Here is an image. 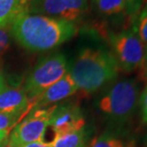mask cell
<instances>
[{
  "instance_id": "obj_7",
  "label": "cell",
  "mask_w": 147,
  "mask_h": 147,
  "mask_svg": "<svg viewBox=\"0 0 147 147\" xmlns=\"http://www.w3.org/2000/svg\"><path fill=\"white\" fill-rule=\"evenodd\" d=\"M86 8L87 0H32L28 5V13L46 14L73 22L82 16Z\"/></svg>"
},
{
  "instance_id": "obj_1",
  "label": "cell",
  "mask_w": 147,
  "mask_h": 147,
  "mask_svg": "<svg viewBox=\"0 0 147 147\" xmlns=\"http://www.w3.org/2000/svg\"><path fill=\"white\" fill-rule=\"evenodd\" d=\"M17 43L30 51H45L62 45L76 34L73 22L45 15L25 13L11 24Z\"/></svg>"
},
{
  "instance_id": "obj_13",
  "label": "cell",
  "mask_w": 147,
  "mask_h": 147,
  "mask_svg": "<svg viewBox=\"0 0 147 147\" xmlns=\"http://www.w3.org/2000/svg\"><path fill=\"white\" fill-rule=\"evenodd\" d=\"M90 147H136L133 140H124L113 134H102L92 140Z\"/></svg>"
},
{
  "instance_id": "obj_20",
  "label": "cell",
  "mask_w": 147,
  "mask_h": 147,
  "mask_svg": "<svg viewBox=\"0 0 147 147\" xmlns=\"http://www.w3.org/2000/svg\"><path fill=\"white\" fill-rule=\"evenodd\" d=\"M17 147H52L51 142H34L26 143V144L17 145Z\"/></svg>"
},
{
  "instance_id": "obj_11",
  "label": "cell",
  "mask_w": 147,
  "mask_h": 147,
  "mask_svg": "<svg viewBox=\"0 0 147 147\" xmlns=\"http://www.w3.org/2000/svg\"><path fill=\"white\" fill-rule=\"evenodd\" d=\"M28 0H0V28L7 29L16 17L28 13Z\"/></svg>"
},
{
  "instance_id": "obj_6",
  "label": "cell",
  "mask_w": 147,
  "mask_h": 147,
  "mask_svg": "<svg viewBox=\"0 0 147 147\" xmlns=\"http://www.w3.org/2000/svg\"><path fill=\"white\" fill-rule=\"evenodd\" d=\"M56 105L48 109H35L29 117L14 128L10 139L16 145L34 142H43L47 128L49 126L51 116Z\"/></svg>"
},
{
  "instance_id": "obj_23",
  "label": "cell",
  "mask_w": 147,
  "mask_h": 147,
  "mask_svg": "<svg viewBox=\"0 0 147 147\" xmlns=\"http://www.w3.org/2000/svg\"><path fill=\"white\" fill-rule=\"evenodd\" d=\"M6 147H17V145L15 144V143L10 139V137H9V140H8V142H7V145H6Z\"/></svg>"
},
{
  "instance_id": "obj_15",
  "label": "cell",
  "mask_w": 147,
  "mask_h": 147,
  "mask_svg": "<svg viewBox=\"0 0 147 147\" xmlns=\"http://www.w3.org/2000/svg\"><path fill=\"white\" fill-rule=\"evenodd\" d=\"M136 34L147 48V13L140 12L136 24Z\"/></svg>"
},
{
  "instance_id": "obj_16",
  "label": "cell",
  "mask_w": 147,
  "mask_h": 147,
  "mask_svg": "<svg viewBox=\"0 0 147 147\" xmlns=\"http://www.w3.org/2000/svg\"><path fill=\"white\" fill-rule=\"evenodd\" d=\"M18 117L13 115L6 114L0 111V131L9 132L11 128L14 126Z\"/></svg>"
},
{
  "instance_id": "obj_26",
  "label": "cell",
  "mask_w": 147,
  "mask_h": 147,
  "mask_svg": "<svg viewBox=\"0 0 147 147\" xmlns=\"http://www.w3.org/2000/svg\"><path fill=\"white\" fill-rule=\"evenodd\" d=\"M144 145H145V147H147V135L144 138Z\"/></svg>"
},
{
  "instance_id": "obj_21",
  "label": "cell",
  "mask_w": 147,
  "mask_h": 147,
  "mask_svg": "<svg viewBox=\"0 0 147 147\" xmlns=\"http://www.w3.org/2000/svg\"><path fill=\"white\" fill-rule=\"evenodd\" d=\"M4 86H5V80H4V76H3L2 71L0 70V90H1Z\"/></svg>"
},
{
  "instance_id": "obj_27",
  "label": "cell",
  "mask_w": 147,
  "mask_h": 147,
  "mask_svg": "<svg viewBox=\"0 0 147 147\" xmlns=\"http://www.w3.org/2000/svg\"><path fill=\"white\" fill-rule=\"evenodd\" d=\"M28 1H29V3H30V1H32V0H28Z\"/></svg>"
},
{
  "instance_id": "obj_9",
  "label": "cell",
  "mask_w": 147,
  "mask_h": 147,
  "mask_svg": "<svg viewBox=\"0 0 147 147\" xmlns=\"http://www.w3.org/2000/svg\"><path fill=\"white\" fill-rule=\"evenodd\" d=\"M29 104L23 87L5 86L0 90V111L19 118Z\"/></svg>"
},
{
  "instance_id": "obj_19",
  "label": "cell",
  "mask_w": 147,
  "mask_h": 147,
  "mask_svg": "<svg viewBox=\"0 0 147 147\" xmlns=\"http://www.w3.org/2000/svg\"><path fill=\"white\" fill-rule=\"evenodd\" d=\"M138 81L147 84V51L142 65L138 69Z\"/></svg>"
},
{
  "instance_id": "obj_8",
  "label": "cell",
  "mask_w": 147,
  "mask_h": 147,
  "mask_svg": "<svg viewBox=\"0 0 147 147\" xmlns=\"http://www.w3.org/2000/svg\"><path fill=\"white\" fill-rule=\"evenodd\" d=\"M86 121L81 109L77 105H67L56 106L51 116L49 126L55 134L54 138L84 128Z\"/></svg>"
},
{
  "instance_id": "obj_14",
  "label": "cell",
  "mask_w": 147,
  "mask_h": 147,
  "mask_svg": "<svg viewBox=\"0 0 147 147\" xmlns=\"http://www.w3.org/2000/svg\"><path fill=\"white\" fill-rule=\"evenodd\" d=\"M97 9L104 14L112 15L125 10V0H94Z\"/></svg>"
},
{
  "instance_id": "obj_24",
  "label": "cell",
  "mask_w": 147,
  "mask_h": 147,
  "mask_svg": "<svg viewBox=\"0 0 147 147\" xmlns=\"http://www.w3.org/2000/svg\"><path fill=\"white\" fill-rule=\"evenodd\" d=\"M142 12L147 13V0H145V1H144V4H143L142 9Z\"/></svg>"
},
{
  "instance_id": "obj_25",
  "label": "cell",
  "mask_w": 147,
  "mask_h": 147,
  "mask_svg": "<svg viewBox=\"0 0 147 147\" xmlns=\"http://www.w3.org/2000/svg\"><path fill=\"white\" fill-rule=\"evenodd\" d=\"M8 140H9V137L6 140H2V142H0V147H6V145H7V142H8Z\"/></svg>"
},
{
  "instance_id": "obj_22",
  "label": "cell",
  "mask_w": 147,
  "mask_h": 147,
  "mask_svg": "<svg viewBox=\"0 0 147 147\" xmlns=\"http://www.w3.org/2000/svg\"><path fill=\"white\" fill-rule=\"evenodd\" d=\"M8 137H9L8 132H4V131H0V142H1L2 140H6Z\"/></svg>"
},
{
  "instance_id": "obj_10",
  "label": "cell",
  "mask_w": 147,
  "mask_h": 147,
  "mask_svg": "<svg viewBox=\"0 0 147 147\" xmlns=\"http://www.w3.org/2000/svg\"><path fill=\"white\" fill-rule=\"evenodd\" d=\"M78 91V87L76 84L71 77L69 72H67L65 76L59 80L58 82L53 84L48 89L39 97V105L44 106L48 105L53 102H57L60 101L72 96Z\"/></svg>"
},
{
  "instance_id": "obj_18",
  "label": "cell",
  "mask_w": 147,
  "mask_h": 147,
  "mask_svg": "<svg viewBox=\"0 0 147 147\" xmlns=\"http://www.w3.org/2000/svg\"><path fill=\"white\" fill-rule=\"evenodd\" d=\"M10 46V36L7 29L0 28V57L4 54Z\"/></svg>"
},
{
  "instance_id": "obj_4",
  "label": "cell",
  "mask_w": 147,
  "mask_h": 147,
  "mask_svg": "<svg viewBox=\"0 0 147 147\" xmlns=\"http://www.w3.org/2000/svg\"><path fill=\"white\" fill-rule=\"evenodd\" d=\"M67 72H69V67L63 54H55L44 58L30 73L23 88L28 97L34 98L40 96Z\"/></svg>"
},
{
  "instance_id": "obj_5",
  "label": "cell",
  "mask_w": 147,
  "mask_h": 147,
  "mask_svg": "<svg viewBox=\"0 0 147 147\" xmlns=\"http://www.w3.org/2000/svg\"><path fill=\"white\" fill-rule=\"evenodd\" d=\"M110 44L112 54L120 70L133 72L140 67L145 58L147 48L135 32H123L113 34Z\"/></svg>"
},
{
  "instance_id": "obj_28",
  "label": "cell",
  "mask_w": 147,
  "mask_h": 147,
  "mask_svg": "<svg viewBox=\"0 0 147 147\" xmlns=\"http://www.w3.org/2000/svg\"><path fill=\"white\" fill-rule=\"evenodd\" d=\"M93 1H94V0H93Z\"/></svg>"
},
{
  "instance_id": "obj_12",
  "label": "cell",
  "mask_w": 147,
  "mask_h": 147,
  "mask_svg": "<svg viewBox=\"0 0 147 147\" xmlns=\"http://www.w3.org/2000/svg\"><path fill=\"white\" fill-rule=\"evenodd\" d=\"M86 132L84 128L72 131L63 136L54 138L52 140V147H86Z\"/></svg>"
},
{
  "instance_id": "obj_3",
  "label": "cell",
  "mask_w": 147,
  "mask_h": 147,
  "mask_svg": "<svg viewBox=\"0 0 147 147\" xmlns=\"http://www.w3.org/2000/svg\"><path fill=\"white\" fill-rule=\"evenodd\" d=\"M140 95V87L138 80L118 81L99 100V110L113 121H127L137 110Z\"/></svg>"
},
{
  "instance_id": "obj_2",
  "label": "cell",
  "mask_w": 147,
  "mask_h": 147,
  "mask_svg": "<svg viewBox=\"0 0 147 147\" xmlns=\"http://www.w3.org/2000/svg\"><path fill=\"white\" fill-rule=\"evenodd\" d=\"M119 71L120 68L111 51L91 48L82 49L69 68L78 90L84 94L97 91L115 79Z\"/></svg>"
},
{
  "instance_id": "obj_17",
  "label": "cell",
  "mask_w": 147,
  "mask_h": 147,
  "mask_svg": "<svg viewBox=\"0 0 147 147\" xmlns=\"http://www.w3.org/2000/svg\"><path fill=\"white\" fill-rule=\"evenodd\" d=\"M139 105L140 108V113H142V121L144 123H147V84L140 92Z\"/></svg>"
}]
</instances>
